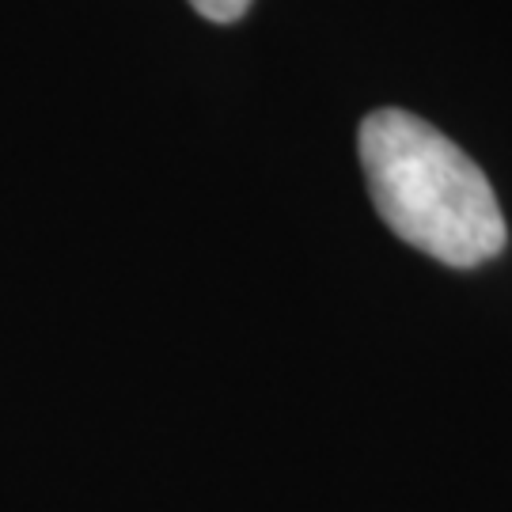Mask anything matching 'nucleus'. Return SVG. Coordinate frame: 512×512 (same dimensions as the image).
<instances>
[{
	"label": "nucleus",
	"mask_w": 512,
	"mask_h": 512,
	"mask_svg": "<svg viewBox=\"0 0 512 512\" xmlns=\"http://www.w3.org/2000/svg\"><path fill=\"white\" fill-rule=\"evenodd\" d=\"M190 8L209 23H236L247 16L251 0H190Z\"/></svg>",
	"instance_id": "nucleus-2"
},
{
	"label": "nucleus",
	"mask_w": 512,
	"mask_h": 512,
	"mask_svg": "<svg viewBox=\"0 0 512 512\" xmlns=\"http://www.w3.org/2000/svg\"><path fill=\"white\" fill-rule=\"evenodd\" d=\"M357 152L376 213L395 236L444 266H478L505 247V217L482 167L437 126L406 110H372Z\"/></svg>",
	"instance_id": "nucleus-1"
}]
</instances>
